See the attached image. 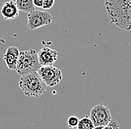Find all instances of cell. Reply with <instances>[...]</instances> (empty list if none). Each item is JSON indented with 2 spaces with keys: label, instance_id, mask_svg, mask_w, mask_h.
I'll list each match as a JSON object with an SVG mask.
<instances>
[{
  "label": "cell",
  "instance_id": "1",
  "mask_svg": "<svg viewBox=\"0 0 131 129\" xmlns=\"http://www.w3.org/2000/svg\"><path fill=\"white\" fill-rule=\"evenodd\" d=\"M19 85L25 96L35 98L46 94L48 87L42 80L37 71L21 76L19 81Z\"/></svg>",
  "mask_w": 131,
  "mask_h": 129
},
{
  "label": "cell",
  "instance_id": "2",
  "mask_svg": "<svg viewBox=\"0 0 131 129\" xmlns=\"http://www.w3.org/2000/svg\"><path fill=\"white\" fill-rule=\"evenodd\" d=\"M105 7L112 24L125 31H131V5Z\"/></svg>",
  "mask_w": 131,
  "mask_h": 129
},
{
  "label": "cell",
  "instance_id": "3",
  "mask_svg": "<svg viewBox=\"0 0 131 129\" xmlns=\"http://www.w3.org/2000/svg\"><path fill=\"white\" fill-rule=\"evenodd\" d=\"M40 66L37 52L31 48L19 51L15 71L19 76H23L33 71H37Z\"/></svg>",
  "mask_w": 131,
  "mask_h": 129
},
{
  "label": "cell",
  "instance_id": "4",
  "mask_svg": "<svg viewBox=\"0 0 131 129\" xmlns=\"http://www.w3.org/2000/svg\"><path fill=\"white\" fill-rule=\"evenodd\" d=\"M37 73L42 80L49 87H54L63 79L61 70L53 65H42L37 70Z\"/></svg>",
  "mask_w": 131,
  "mask_h": 129
},
{
  "label": "cell",
  "instance_id": "5",
  "mask_svg": "<svg viewBox=\"0 0 131 129\" xmlns=\"http://www.w3.org/2000/svg\"><path fill=\"white\" fill-rule=\"evenodd\" d=\"M90 118L95 127L106 126L111 120V112L108 107L101 103L95 105L90 111Z\"/></svg>",
  "mask_w": 131,
  "mask_h": 129
},
{
  "label": "cell",
  "instance_id": "6",
  "mask_svg": "<svg viewBox=\"0 0 131 129\" xmlns=\"http://www.w3.org/2000/svg\"><path fill=\"white\" fill-rule=\"evenodd\" d=\"M27 27L29 30L34 31L39 28L51 24L53 17L47 11L34 10L28 14Z\"/></svg>",
  "mask_w": 131,
  "mask_h": 129
},
{
  "label": "cell",
  "instance_id": "7",
  "mask_svg": "<svg viewBox=\"0 0 131 129\" xmlns=\"http://www.w3.org/2000/svg\"><path fill=\"white\" fill-rule=\"evenodd\" d=\"M38 60L41 66L53 65L57 60L58 52L49 47H43L37 52Z\"/></svg>",
  "mask_w": 131,
  "mask_h": 129
},
{
  "label": "cell",
  "instance_id": "8",
  "mask_svg": "<svg viewBox=\"0 0 131 129\" xmlns=\"http://www.w3.org/2000/svg\"><path fill=\"white\" fill-rule=\"evenodd\" d=\"M0 12L5 20L12 21L18 17L19 10L15 1L9 0L1 7Z\"/></svg>",
  "mask_w": 131,
  "mask_h": 129
},
{
  "label": "cell",
  "instance_id": "9",
  "mask_svg": "<svg viewBox=\"0 0 131 129\" xmlns=\"http://www.w3.org/2000/svg\"><path fill=\"white\" fill-rule=\"evenodd\" d=\"M19 54V50L15 46H10L7 48L5 54L3 56V59L8 69L10 70L16 69Z\"/></svg>",
  "mask_w": 131,
  "mask_h": 129
},
{
  "label": "cell",
  "instance_id": "10",
  "mask_svg": "<svg viewBox=\"0 0 131 129\" xmlns=\"http://www.w3.org/2000/svg\"><path fill=\"white\" fill-rule=\"evenodd\" d=\"M19 10L25 13H30L35 10L33 0H16L15 1Z\"/></svg>",
  "mask_w": 131,
  "mask_h": 129
},
{
  "label": "cell",
  "instance_id": "11",
  "mask_svg": "<svg viewBox=\"0 0 131 129\" xmlns=\"http://www.w3.org/2000/svg\"><path fill=\"white\" fill-rule=\"evenodd\" d=\"M95 128L92 120L89 117L86 116L82 119L79 120L78 125L77 126V129H93Z\"/></svg>",
  "mask_w": 131,
  "mask_h": 129
},
{
  "label": "cell",
  "instance_id": "12",
  "mask_svg": "<svg viewBox=\"0 0 131 129\" xmlns=\"http://www.w3.org/2000/svg\"><path fill=\"white\" fill-rule=\"evenodd\" d=\"M105 6L116 5H131V0H105Z\"/></svg>",
  "mask_w": 131,
  "mask_h": 129
},
{
  "label": "cell",
  "instance_id": "13",
  "mask_svg": "<svg viewBox=\"0 0 131 129\" xmlns=\"http://www.w3.org/2000/svg\"><path fill=\"white\" fill-rule=\"evenodd\" d=\"M78 122H79V118L75 115H70L66 120L67 126L69 128H76L78 125Z\"/></svg>",
  "mask_w": 131,
  "mask_h": 129
},
{
  "label": "cell",
  "instance_id": "14",
  "mask_svg": "<svg viewBox=\"0 0 131 129\" xmlns=\"http://www.w3.org/2000/svg\"><path fill=\"white\" fill-rule=\"evenodd\" d=\"M55 0H43L42 2V8L43 9H51L53 7L54 4Z\"/></svg>",
  "mask_w": 131,
  "mask_h": 129
},
{
  "label": "cell",
  "instance_id": "15",
  "mask_svg": "<svg viewBox=\"0 0 131 129\" xmlns=\"http://www.w3.org/2000/svg\"><path fill=\"white\" fill-rule=\"evenodd\" d=\"M42 2L43 0H33L35 8H42Z\"/></svg>",
  "mask_w": 131,
  "mask_h": 129
},
{
  "label": "cell",
  "instance_id": "16",
  "mask_svg": "<svg viewBox=\"0 0 131 129\" xmlns=\"http://www.w3.org/2000/svg\"><path fill=\"white\" fill-rule=\"evenodd\" d=\"M111 123L113 125V129H119V124L116 120H111Z\"/></svg>",
  "mask_w": 131,
  "mask_h": 129
},
{
  "label": "cell",
  "instance_id": "17",
  "mask_svg": "<svg viewBox=\"0 0 131 129\" xmlns=\"http://www.w3.org/2000/svg\"><path fill=\"white\" fill-rule=\"evenodd\" d=\"M101 129H113V125H112V123H111V122L106 125V126H104V127H102Z\"/></svg>",
  "mask_w": 131,
  "mask_h": 129
},
{
  "label": "cell",
  "instance_id": "18",
  "mask_svg": "<svg viewBox=\"0 0 131 129\" xmlns=\"http://www.w3.org/2000/svg\"><path fill=\"white\" fill-rule=\"evenodd\" d=\"M101 128H102L101 126H98V127H95L93 129H101Z\"/></svg>",
  "mask_w": 131,
  "mask_h": 129
}]
</instances>
